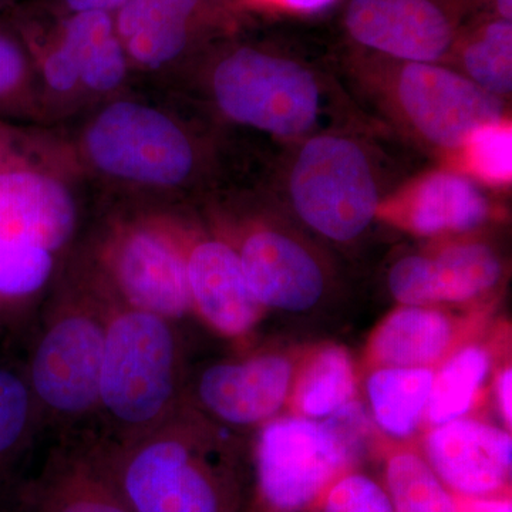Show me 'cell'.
Returning <instances> with one entry per match:
<instances>
[{"label":"cell","instance_id":"obj_1","mask_svg":"<svg viewBox=\"0 0 512 512\" xmlns=\"http://www.w3.org/2000/svg\"><path fill=\"white\" fill-rule=\"evenodd\" d=\"M69 138L0 119V306H26L49 289L79 229Z\"/></svg>","mask_w":512,"mask_h":512},{"label":"cell","instance_id":"obj_2","mask_svg":"<svg viewBox=\"0 0 512 512\" xmlns=\"http://www.w3.org/2000/svg\"><path fill=\"white\" fill-rule=\"evenodd\" d=\"M133 512H237L225 451L185 403L156 429L117 444L87 439Z\"/></svg>","mask_w":512,"mask_h":512},{"label":"cell","instance_id":"obj_3","mask_svg":"<svg viewBox=\"0 0 512 512\" xmlns=\"http://www.w3.org/2000/svg\"><path fill=\"white\" fill-rule=\"evenodd\" d=\"M97 289L106 303V336L99 406L86 437L117 444L156 429L183 409V355L174 322Z\"/></svg>","mask_w":512,"mask_h":512},{"label":"cell","instance_id":"obj_4","mask_svg":"<svg viewBox=\"0 0 512 512\" xmlns=\"http://www.w3.org/2000/svg\"><path fill=\"white\" fill-rule=\"evenodd\" d=\"M104 336L103 295L74 266L47 305L26 375L42 421L64 433L62 440L93 429Z\"/></svg>","mask_w":512,"mask_h":512},{"label":"cell","instance_id":"obj_5","mask_svg":"<svg viewBox=\"0 0 512 512\" xmlns=\"http://www.w3.org/2000/svg\"><path fill=\"white\" fill-rule=\"evenodd\" d=\"M70 144L83 174L140 191L185 190L207 164L201 141L183 121L140 100L104 104Z\"/></svg>","mask_w":512,"mask_h":512},{"label":"cell","instance_id":"obj_6","mask_svg":"<svg viewBox=\"0 0 512 512\" xmlns=\"http://www.w3.org/2000/svg\"><path fill=\"white\" fill-rule=\"evenodd\" d=\"M204 86L225 119L284 140L312 136L325 111L318 74L262 46L234 43L204 64Z\"/></svg>","mask_w":512,"mask_h":512},{"label":"cell","instance_id":"obj_7","mask_svg":"<svg viewBox=\"0 0 512 512\" xmlns=\"http://www.w3.org/2000/svg\"><path fill=\"white\" fill-rule=\"evenodd\" d=\"M352 402L323 421L303 416L269 420L256 441V484L274 512H302L325 497L359 457L369 423Z\"/></svg>","mask_w":512,"mask_h":512},{"label":"cell","instance_id":"obj_8","mask_svg":"<svg viewBox=\"0 0 512 512\" xmlns=\"http://www.w3.org/2000/svg\"><path fill=\"white\" fill-rule=\"evenodd\" d=\"M76 266L130 308L174 323L192 313L183 256L151 210L106 218Z\"/></svg>","mask_w":512,"mask_h":512},{"label":"cell","instance_id":"obj_9","mask_svg":"<svg viewBox=\"0 0 512 512\" xmlns=\"http://www.w3.org/2000/svg\"><path fill=\"white\" fill-rule=\"evenodd\" d=\"M286 192L299 220L336 242L359 238L382 201L370 151L339 133L303 138L286 174Z\"/></svg>","mask_w":512,"mask_h":512},{"label":"cell","instance_id":"obj_10","mask_svg":"<svg viewBox=\"0 0 512 512\" xmlns=\"http://www.w3.org/2000/svg\"><path fill=\"white\" fill-rule=\"evenodd\" d=\"M382 64V100L412 136L443 156L456 151L478 127L503 119L504 99L485 92L463 73L439 63Z\"/></svg>","mask_w":512,"mask_h":512},{"label":"cell","instance_id":"obj_11","mask_svg":"<svg viewBox=\"0 0 512 512\" xmlns=\"http://www.w3.org/2000/svg\"><path fill=\"white\" fill-rule=\"evenodd\" d=\"M151 212L183 256L192 313L225 338L248 335L265 308L249 288L235 248L217 231H204L181 212Z\"/></svg>","mask_w":512,"mask_h":512},{"label":"cell","instance_id":"obj_12","mask_svg":"<svg viewBox=\"0 0 512 512\" xmlns=\"http://www.w3.org/2000/svg\"><path fill=\"white\" fill-rule=\"evenodd\" d=\"M218 234L235 248L249 288L265 309L305 312L318 305L326 275L299 239L269 222L217 211Z\"/></svg>","mask_w":512,"mask_h":512},{"label":"cell","instance_id":"obj_13","mask_svg":"<svg viewBox=\"0 0 512 512\" xmlns=\"http://www.w3.org/2000/svg\"><path fill=\"white\" fill-rule=\"evenodd\" d=\"M343 23L357 45L399 62L439 63L458 35L454 13L434 0H350Z\"/></svg>","mask_w":512,"mask_h":512},{"label":"cell","instance_id":"obj_14","mask_svg":"<svg viewBox=\"0 0 512 512\" xmlns=\"http://www.w3.org/2000/svg\"><path fill=\"white\" fill-rule=\"evenodd\" d=\"M228 20L211 0H128L114 13L131 69L148 73L173 67Z\"/></svg>","mask_w":512,"mask_h":512},{"label":"cell","instance_id":"obj_15","mask_svg":"<svg viewBox=\"0 0 512 512\" xmlns=\"http://www.w3.org/2000/svg\"><path fill=\"white\" fill-rule=\"evenodd\" d=\"M293 366L278 353H259L208 366L195 382V400L214 419L251 427L274 419L288 400Z\"/></svg>","mask_w":512,"mask_h":512},{"label":"cell","instance_id":"obj_16","mask_svg":"<svg viewBox=\"0 0 512 512\" xmlns=\"http://www.w3.org/2000/svg\"><path fill=\"white\" fill-rule=\"evenodd\" d=\"M503 265L483 242H456L431 255H407L389 274L393 298L402 306H433L478 298L498 285Z\"/></svg>","mask_w":512,"mask_h":512},{"label":"cell","instance_id":"obj_17","mask_svg":"<svg viewBox=\"0 0 512 512\" xmlns=\"http://www.w3.org/2000/svg\"><path fill=\"white\" fill-rule=\"evenodd\" d=\"M427 463L458 497H495L511 480L512 439L484 421L458 419L426 439Z\"/></svg>","mask_w":512,"mask_h":512},{"label":"cell","instance_id":"obj_18","mask_svg":"<svg viewBox=\"0 0 512 512\" xmlns=\"http://www.w3.org/2000/svg\"><path fill=\"white\" fill-rule=\"evenodd\" d=\"M490 214V201L476 181L453 170L421 175L380 201L377 210V217L420 237L464 234Z\"/></svg>","mask_w":512,"mask_h":512},{"label":"cell","instance_id":"obj_19","mask_svg":"<svg viewBox=\"0 0 512 512\" xmlns=\"http://www.w3.org/2000/svg\"><path fill=\"white\" fill-rule=\"evenodd\" d=\"M26 512H133L117 493L84 437L67 439L47 454L23 495Z\"/></svg>","mask_w":512,"mask_h":512},{"label":"cell","instance_id":"obj_20","mask_svg":"<svg viewBox=\"0 0 512 512\" xmlns=\"http://www.w3.org/2000/svg\"><path fill=\"white\" fill-rule=\"evenodd\" d=\"M50 23L79 67L84 101L116 96L131 67L117 36L114 15L67 13L52 15Z\"/></svg>","mask_w":512,"mask_h":512},{"label":"cell","instance_id":"obj_21","mask_svg":"<svg viewBox=\"0 0 512 512\" xmlns=\"http://www.w3.org/2000/svg\"><path fill=\"white\" fill-rule=\"evenodd\" d=\"M454 325L431 306H402L373 333L369 355L379 367H433L451 348Z\"/></svg>","mask_w":512,"mask_h":512},{"label":"cell","instance_id":"obj_22","mask_svg":"<svg viewBox=\"0 0 512 512\" xmlns=\"http://www.w3.org/2000/svg\"><path fill=\"white\" fill-rule=\"evenodd\" d=\"M433 367H379L367 380L373 417L384 433L412 436L426 413Z\"/></svg>","mask_w":512,"mask_h":512},{"label":"cell","instance_id":"obj_23","mask_svg":"<svg viewBox=\"0 0 512 512\" xmlns=\"http://www.w3.org/2000/svg\"><path fill=\"white\" fill-rule=\"evenodd\" d=\"M451 55L464 76L485 92L505 99L512 90V22L491 18L458 33Z\"/></svg>","mask_w":512,"mask_h":512},{"label":"cell","instance_id":"obj_24","mask_svg":"<svg viewBox=\"0 0 512 512\" xmlns=\"http://www.w3.org/2000/svg\"><path fill=\"white\" fill-rule=\"evenodd\" d=\"M356 380L349 353L326 346L313 353L293 389V403L303 417L328 419L353 402Z\"/></svg>","mask_w":512,"mask_h":512},{"label":"cell","instance_id":"obj_25","mask_svg":"<svg viewBox=\"0 0 512 512\" xmlns=\"http://www.w3.org/2000/svg\"><path fill=\"white\" fill-rule=\"evenodd\" d=\"M487 350L471 345L457 350L434 372L426 413L434 427L463 419L490 373Z\"/></svg>","mask_w":512,"mask_h":512},{"label":"cell","instance_id":"obj_26","mask_svg":"<svg viewBox=\"0 0 512 512\" xmlns=\"http://www.w3.org/2000/svg\"><path fill=\"white\" fill-rule=\"evenodd\" d=\"M0 119L46 123L35 64L15 25L0 22Z\"/></svg>","mask_w":512,"mask_h":512},{"label":"cell","instance_id":"obj_27","mask_svg":"<svg viewBox=\"0 0 512 512\" xmlns=\"http://www.w3.org/2000/svg\"><path fill=\"white\" fill-rule=\"evenodd\" d=\"M386 490L394 512H456V495L427 460L403 451L387 461Z\"/></svg>","mask_w":512,"mask_h":512},{"label":"cell","instance_id":"obj_28","mask_svg":"<svg viewBox=\"0 0 512 512\" xmlns=\"http://www.w3.org/2000/svg\"><path fill=\"white\" fill-rule=\"evenodd\" d=\"M448 170L464 174L491 187H507L512 181V124L510 117L478 127L453 153L447 154Z\"/></svg>","mask_w":512,"mask_h":512},{"label":"cell","instance_id":"obj_29","mask_svg":"<svg viewBox=\"0 0 512 512\" xmlns=\"http://www.w3.org/2000/svg\"><path fill=\"white\" fill-rule=\"evenodd\" d=\"M42 421L26 376L0 366V476Z\"/></svg>","mask_w":512,"mask_h":512},{"label":"cell","instance_id":"obj_30","mask_svg":"<svg viewBox=\"0 0 512 512\" xmlns=\"http://www.w3.org/2000/svg\"><path fill=\"white\" fill-rule=\"evenodd\" d=\"M323 512H394L386 490L365 474H345L325 494Z\"/></svg>","mask_w":512,"mask_h":512},{"label":"cell","instance_id":"obj_31","mask_svg":"<svg viewBox=\"0 0 512 512\" xmlns=\"http://www.w3.org/2000/svg\"><path fill=\"white\" fill-rule=\"evenodd\" d=\"M336 0H242L235 8L234 15L247 12L296 13L312 15L328 9Z\"/></svg>","mask_w":512,"mask_h":512},{"label":"cell","instance_id":"obj_32","mask_svg":"<svg viewBox=\"0 0 512 512\" xmlns=\"http://www.w3.org/2000/svg\"><path fill=\"white\" fill-rule=\"evenodd\" d=\"M128 0H49V13L67 15L77 12L114 13L123 8Z\"/></svg>","mask_w":512,"mask_h":512},{"label":"cell","instance_id":"obj_33","mask_svg":"<svg viewBox=\"0 0 512 512\" xmlns=\"http://www.w3.org/2000/svg\"><path fill=\"white\" fill-rule=\"evenodd\" d=\"M456 512H512L511 501L495 497H456Z\"/></svg>","mask_w":512,"mask_h":512},{"label":"cell","instance_id":"obj_34","mask_svg":"<svg viewBox=\"0 0 512 512\" xmlns=\"http://www.w3.org/2000/svg\"><path fill=\"white\" fill-rule=\"evenodd\" d=\"M495 394H497L498 409L503 416L504 423L508 427L512 424V370L507 367L500 373L495 386Z\"/></svg>","mask_w":512,"mask_h":512},{"label":"cell","instance_id":"obj_35","mask_svg":"<svg viewBox=\"0 0 512 512\" xmlns=\"http://www.w3.org/2000/svg\"><path fill=\"white\" fill-rule=\"evenodd\" d=\"M494 0H454V8L451 12L454 16L460 15L461 12H467V10L480 8V6L491 5Z\"/></svg>","mask_w":512,"mask_h":512},{"label":"cell","instance_id":"obj_36","mask_svg":"<svg viewBox=\"0 0 512 512\" xmlns=\"http://www.w3.org/2000/svg\"><path fill=\"white\" fill-rule=\"evenodd\" d=\"M491 5L494 8V18L512 22V0H494Z\"/></svg>","mask_w":512,"mask_h":512},{"label":"cell","instance_id":"obj_37","mask_svg":"<svg viewBox=\"0 0 512 512\" xmlns=\"http://www.w3.org/2000/svg\"><path fill=\"white\" fill-rule=\"evenodd\" d=\"M241 2L242 0H211L212 5L220 10L221 13H224L228 19L234 16V10Z\"/></svg>","mask_w":512,"mask_h":512},{"label":"cell","instance_id":"obj_38","mask_svg":"<svg viewBox=\"0 0 512 512\" xmlns=\"http://www.w3.org/2000/svg\"><path fill=\"white\" fill-rule=\"evenodd\" d=\"M12 0H0V22H2L3 13L10 8Z\"/></svg>","mask_w":512,"mask_h":512}]
</instances>
